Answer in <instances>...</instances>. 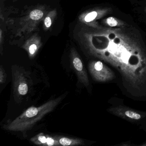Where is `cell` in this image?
<instances>
[{
	"instance_id": "8",
	"label": "cell",
	"mask_w": 146,
	"mask_h": 146,
	"mask_svg": "<svg viewBox=\"0 0 146 146\" xmlns=\"http://www.w3.org/2000/svg\"><path fill=\"white\" fill-rule=\"evenodd\" d=\"M112 114L123 119L131 120H138L142 118L141 114L131 108L122 106L113 107L108 110Z\"/></svg>"
},
{
	"instance_id": "2",
	"label": "cell",
	"mask_w": 146,
	"mask_h": 146,
	"mask_svg": "<svg viewBox=\"0 0 146 146\" xmlns=\"http://www.w3.org/2000/svg\"><path fill=\"white\" fill-rule=\"evenodd\" d=\"M62 100V97H59L40 106L31 107L3 127L5 129L11 131L23 132L31 129L47 114L52 111Z\"/></svg>"
},
{
	"instance_id": "9",
	"label": "cell",
	"mask_w": 146,
	"mask_h": 146,
	"mask_svg": "<svg viewBox=\"0 0 146 146\" xmlns=\"http://www.w3.org/2000/svg\"><path fill=\"white\" fill-rule=\"evenodd\" d=\"M42 46L41 39L38 34L33 35L25 41L23 48L28 53L31 59L34 58Z\"/></svg>"
},
{
	"instance_id": "7",
	"label": "cell",
	"mask_w": 146,
	"mask_h": 146,
	"mask_svg": "<svg viewBox=\"0 0 146 146\" xmlns=\"http://www.w3.org/2000/svg\"><path fill=\"white\" fill-rule=\"evenodd\" d=\"M14 92L18 96H23L28 94L29 85L24 74L18 70L13 71Z\"/></svg>"
},
{
	"instance_id": "5",
	"label": "cell",
	"mask_w": 146,
	"mask_h": 146,
	"mask_svg": "<svg viewBox=\"0 0 146 146\" xmlns=\"http://www.w3.org/2000/svg\"><path fill=\"white\" fill-rule=\"evenodd\" d=\"M111 11V9L108 7L95 8L82 13L79 17V20L90 28L99 29L100 25L97 20L108 15Z\"/></svg>"
},
{
	"instance_id": "15",
	"label": "cell",
	"mask_w": 146,
	"mask_h": 146,
	"mask_svg": "<svg viewBox=\"0 0 146 146\" xmlns=\"http://www.w3.org/2000/svg\"></svg>"
},
{
	"instance_id": "14",
	"label": "cell",
	"mask_w": 146,
	"mask_h": 146,
	"mask_svg": "<svg viewBox=\"0 0 146 146\" xmlns=\"http://www.w3.org/2000/svg\"><path fill=\"white\" fill-rule=\"evenodd\" d=\"M6 79V74L5 69L2 66L0 68V82L1 84H4L5 82Z\"/></svg>"
},
{
	"instance_id": "11",
	"label": "cell",
	"mask_w": 146,
	"mask_h": 146,
	"mask_svg": "<svg viewBox=\"0 0 146 146\" xmlns=\"http://www.w3.org/2000/svg\"><path fill=\"white\" fill-rule=\"evenodd\" d=\"M103 24L109 27H120L126 26V23L114 17H109L102 21Z\"/></svg>"
},
{
	"instance_id": "12",
	"label": "cell",
	"mask_w": 146,
	"mask_h": 146,
	"mask_svg": "<svg viewBox=\"0 0 146 146\" xmlns=\"http://www.w3.org/2000/svg\"><path fill=\"white\" fill-rule=\"evenodd\" d=\"M60 145L62 146H78L84 145L83 140L78 138H70L66 137H62L58 140Z\"/></svg>"
},
{
	"instance_id": "4",
	"label": "cell",
	"mask_w": 146,
	"mask_h": 146,
	"mask_svg": "<svg viewBox=\"0 0 146 146\" xmlns=\"http://www.w3.org/2000/svg\"><path fill=\"white\" fill-rule=\"evenodd\" d=\"M88 69L93 79L99 82H110L116 77L112 70L100 60L90 61Z\"/></svg>"
},
{
	"instance_id": "6",
	"label": "cell",
	"mask_w": 146,
	"mask_h": 146,
	"mask_svg": "<svg viewBox=\"0 0 146 146\" xmlns=\"http://www.w3.org/2000/svg\"><path fill=\"white\" fill-rule=\"evenodd\" d=\"M70 58L78 80L84 86L88 87L89 84L88 74L79 55L74 48L71 50Z\"/></svg>"
},
{
	"instance_id": "1",
	"label": "cell",
	"mask_w": 146,
	"mask_h": 146,
	"mask_svg": "<svg viewBox=\"0 0 146 146\" xmlns=\"http://www.w3.org/2000/svg\"><path fill=\"white\" fill-rule=\"evenodd\" d=\"M139 31L128 24L100 26L83 36L88 53L116 69L127 91L138 96L146 94V46Z\"/></svg>"
},
{
	"instance_id": "10",
	"label": "cell",
	"mask_w": 146,
	"mask_h": 146,
	"mask_svg": "<svg viewBox=\"0 0 146 146\" xmlns=\"http://www.w3.org/2000/svg\"><path fill=\"white\" fill-rule=\"evenodd\" d=\"M31 141L35 144L39 146H60L58 140L48 135H46L40 133L31 139Z\"/></svg>"
},
{
	"instance_id": "3",
	"label": "cell",
	"mask_w": 146,
	"mask_h": 146,
	"mask_svg": "<svg viewBox=\"0 0 146 146\" xmlns=\"http://www.w3.org/2000/svg\"><path fill=\"white\" fill-rule=\"evenodd\" d=\"M45 14V8L42 6L31 10L20 21V27L17 31L16 36H21L33 32L44 18Z\"/></svg>"
},
{
	"instance_id": "13",
	"label": "cell",
	"mask_w": 146,
	"mask_h": 146,
	"mask_svg": "<svg viewBox=\"0 0 146 146\" xmlns=\"http://www.w3.org/2000/svg\"><path fill=\"white\" fill-rule=\"evenodd\" d=\"M56 15L57 11L56 9L51 11L46 15L43 20V27L44 30H48L51 28Z\"/></svg>"
}]
</instances>
